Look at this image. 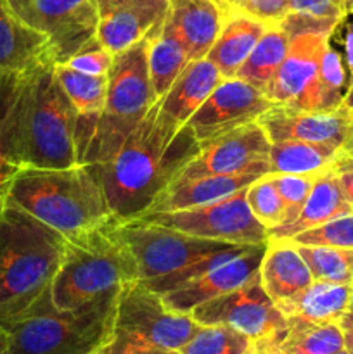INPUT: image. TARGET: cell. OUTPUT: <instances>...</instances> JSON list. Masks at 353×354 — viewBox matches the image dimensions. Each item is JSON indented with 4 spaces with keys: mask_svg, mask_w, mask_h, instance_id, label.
I'll list each match as a JSON object with an SVG mask.
<instances>
[{
    "mask_svg": "<svg viewBox=\"0 0 353 354\" xmlns=\"http://www.w3.org/2000/svg\"><path fill=\"white\" fill-rule=\"evenodd\" d=\"M199 149L192 130L166 116L158 100L109 161L90 166L114 216L130 221L151 207Z\"/></svg>",
    "mask_w": 353,
    "mask_h": 354,
    "instance_id": "1",
    "label": "cell"
},
{
    "mask_svg": "<svg viewBox=\"0 0 353 354\" xmlns=\"http://www.w3.org/2000/svg\"><path fill=\"white\" fill-rule=\"evenodd\" d=\"M66 237L14 204L0 209V325L30 310L52 287Z\"/></svg>",
    "mask_w": 353,
    "mask_h": 354,
    "instance_id": "2",
    "label": "cell"
},
{
    "mask_svg": "<svg viewBox=\"0 0 353 354\" xmlns=\"http://www.w3.org/2000/svg\"><path fill=\"white\" fill-rule=\"evenodd\" d=\"M6 203L21 207L64 237L116 218L90 165L19 169L10 182Z\"/></svg>",
    "mask_w": 353,
    "mask_h": 354,
    "instance_id": "3",
    "label": "cell"
},
{
    "mask_svg": "<svg viewBox=\"0 0 353 354\" xmlns=\"http://www.w3.org/2000/svg\"><path fill=\"white\" fill-rule=\"evenodd\" d=\"M54 64L28 73L21 92L17 158L23 168L62 169L82 165L76 140L78 113L62 90Z\"/></svg>",
    "mask_w": 353,
    "mask_h": 354,
    "instance_id": "4",
    "label": "cell"
},
{
    "mask_svg": "<svg viewBox=\"0 0 353 354\" xmlns=\"http://www.w3.org/2000/svg\"><path fill=\"white\" fill-rule=\"evenodd\" d=\"M120 289L75 310H57L51 289L0 327L6 354H99L111 339Z\"/></svg>",
    "mask_w": 353,
    "mask_h": 354,
    "instance_id": "5",
    "label": "cell"
},
{
    "mask_svg": "<svg viewBox=\"0 0 353 354\" xmlns=\"http://www.w3.org/2000/svg\"><path fill=\"white\" fill-rule=\"evenodd\" d=\"M118 225L120 220L113 218L66 237L64 256L51 287L57 310H75L138 280L137 259L121 239Z\"/></svg>",
    "mask_w": 353,
    "mask_h": 354,
    "instance_id": "6",
    "label": "cell"
},
{
    "mask_svg": "<svg viewBox=\"0 0 353 354\" xmlns=\"http://www.w3.org/2000/svg\"><path fill=\"white\" fill-rule=\"evenodd\" d=\"M147 45L149 35L127 50L114 54L106 104L83 165H102L109 161L144 120L152 104L158 102L149 80Z\"/></svg>",
    "mask_w": 353,
    "mask_h": 354,
    "instance_id": "7",
    "label": "cell"
},
{
    "mask_svg": "<svg viewBox=\"0 0 353 354\" xmlns=\"http://www.w3.org/2000/svg\"><path fill=\"white\" fill-rule=\"evenodd\" d=\"M199 328L190 315L168 310L159 294L135 280L121 286L118 292L113 334L99 354H121L141 348L179 351Z\"/></svg>",
    "mask_w": 353,
    "mask_h": 354,
    "instance_id": "8",
    "label": "cell"
},
{
    "mask_svg": "<svg viewBox=\"0 0 353 354\" xmlns=\"http://www.w3.org/2000/svg\"><path fill=\"white\" fill-rule=\"evenodd\" d=\"M118 232L137 259L138 282L152 292L183 270L242 248V244L194 237L137 218L120 221Z\"/></svg>",
    "mask_w": 353,
    "mask_h": 354,
    "instance_id": "9",
    "label": "cell"
},
{
    "mask_svg": "<svg viewBox=\"0 0 353 354\" xmlns=\"http://www.w3.org/2000/svg\"><path fill=\"white\" fill-rule=\"evenodd\" d=\"M199 325H227L248 335L256 353L273 351L287 328V320L256 279L239 289L206 301L190 311Z\"/></svg>",
    "mask_w": 353,
    "mask_h": 354,
    "instance_id": "10",
    "label": "cell"
},
{
    "mask_svg": "<svg viewBox=\"0 0 353 354\" xmlns=\"http://www.w3.org/2000/svg\"><path fill=\"white\" fill-rule=\"evenodd\" d=\"M137 220L183 232L194 237L230 244L260 245L270 241L269 228L263 227L249 209L246 189L204 206L145 214Z\"/></svg>",
    "mask_w": 353,
    "mask_h": 354,
    "instance_id": "11",
    "label": "cell"
},
{
    "mask_svg": "<svg viewBox=\"0 0 353 354\" xmlns=\"http://www.w3.org/2000/svg\"><path fill=\"white\" fill-rule=\"evenodd\" d=\"M31 30L45 35L57 62H66L97 35L100 14L96 0H7Z\"/></svg>",
    "mask_w": 353,
    "mask_h": 354,
    "instance_id": "12",
    "label": "cell"
},
{
    "mask_svg": "<svg viewBox=\"0 0 353 354\" xmlns=\"http://www.w3.org/2000/svg\"><path fill=\"white\" fill-rule=\"evenodd\" d=\"M272 142L258 123H248L221 137L201 144L199 152L173 180L206 175H269V152Z\"/></svg>",
    "mask_w": 353,
    "mask_h": 354,
    "instance_id": "13",
    "label": "cell"
},
{
    "mask_svg": "<svg viewBox=\"0 0 353 354\" xmlns=\"http://www.w3.org/2000/svg\"><path fill=\"white\" fill-rule=\"evenodd\" d=\"M273 104L262 90L239 78H221L217 88L189 118L187 127L199 144L255 123Z\"/></svg>",
    "mask_w": 353,
    "mask_h": 354,
    "instance_id": "14",
    "label": "cell"
},
{
    "mask_svg": "<svg viewBox=\"0 0 353 354\" xmlns=\"http://www.w3.org/2000/svg\"><path fill=\"white\" fill-rule=\"evenodd\" d=\"M332 35L305 33L291 38L282 64L263 90L272 104L317 111V83L322 55Z\"/></svg>",
    "mask_w": 353,
    "mask_h": 354,
    "instance_id": "15",
    "label": "cell"
},
{
    "mask_svg": "<svg viewBox=\"0 0 353 354\" xmlns=\"http://www.w3.org/2000/svg\"><path fill=\"white\" fill-rule=\"evenodd\" d=\"M270 142L301 140L343 147L353 135V113L341 104L332 111H303L273 104L256 120Z\"/></svg>",
    "mask_w": 353,
    "mask_h": 354,
    "instance_id": "16",
    "label": "cell"
},
{
    "mask_svg": "<svg viewBox=\"0 0 353 354\" xmlns=\"http://www.w3.org/2000/svg\"><path fill=\"white\" fill-rule=\"evenodd\" d=\"M266 244L251 245L235 258L215 266L199 279L192 280L172 292L163 294V303L175 313L189 315L199 304L246 286L258 277Z\"/></svg>",
    "mask_w": 353,
    "mask_h": 354,
    "instance_id": "17",
    "label": "cell"
},
{
    "mask_svg": "<svg viewBox=\"0 0 353 354\" xmlns=\"http://www.w3.org/2000/svg\"><path fill=\"white\" fill-rule=\"evenodd\" d=\"M227 14L215 0H168L165 24L182 41L190 61L206 57Z\"/></svg>",
    "mask_w": 353,
    "mask_h": 354,
    "instance_id": "18",
    "label": "cell"
},
{
    "mask_svg": "<svg viewBox=\"0 0 353 354\" xmlns=\"http://www.w3.org/2000/svg\"><path fill=\"white\" fill-rule=\"evenodd\" d=\"M166 12L168 0H125L100 16L96 37L114 55L147 37Z\"/></svg>",
    "mask_w": 353,
    "mask_h": 354,
    "instance_id": "19",
    "label": "cell"
},
{
    "mask_svg": "<svg viewBox=\"0 0 353 354\" xmlns=\"http://www.w3.org/2000/svg\"><path fill=\"white\" fill-rule=\"evenodd\" d=\"M54 62L57 59L48 38L24 24L7 0H0V69L30 73Z\"/></svg>",
    "mask_w": 353,
    "mask_h": 354,
    "instance_id": "20",
    "label": "cell"
},
{
    "mask_svg": "<svg viewBox=\"0 0 353 354\" xmlns=\"http://www.w3.org/2000/svg\"><path fill=\"white\" fill-rule=\"evenodd\" d=\"M260 176L256 173H239V175H206L187 180H173L158 199L151 204L145 214L170 213V211L190 209V207L204 206L215 201L235 194L237 190L251 185Z\"/></svg>",
    "mask_w": 353,
    "mask_h": 354,
    "instance_id": "21",
    "label": "cell"
},
{
    "mask_svg": "<svg viewBox=\"0 0 353 354\" xmlns=\"http://www.w3.org/2000/svg\"><path fill=\"white\" fill-rule=\"evenodd\" d=\"M54 73L62 90L78 113L76 140H78L80 162L83 165V158H85V152L92 140L93 131H96L97 121L102 114L104 104H106L109 75H87L64 62H55Z\"/></svg>",
    "mask_w": 353,
    "mask_h": 354,
    "instance_id": "22",
    "label": "cell"
},
{
    "mask_svg": "<svg viewBox=\"0 0 353 354\" xmlns=\"http://www.w3.org/2000/svg\"><path fill=\"white\" fill-rule=\"evenodd\" d=\"M352 204L346 201L339 180L332 168L317 173L311 183L310 194L305 201L301 213L291 223L270 230V241H289L305 230L324 225L334 218L352 213Z\"/></svg>",
    "mask_w": 353,
    "mask_h": 354,
    "instance_id": "23",
    "label": "cell"
},
{
    "mask_svg": "<svg viewBox=\"0 0 353 354\" xmlns=\"http://www.w3.org/2000/svg\"><path fill=\"white\" fill-rule=\"evenodd\" d=\"M314 282L310 268L289 241H269L260 265V283L273 303L301 292Z\"/></svg>",
    "mask_w": 353,
    "mask_h": 354,
    "instance_id": "24",
    "label": "cell"
},
{
    "mask_svg": "<svg viewBox=\"0 0 353 354\" xmlns=\"http://www.w3.org/2000/svg\"><path fill=\"white\" fill-rule=\"evenodd\" d=\"M269 26L270 24L262 23L255 17L230 10L225 16L224 26L213 47L208 52L206 59L213 62L221 78H235L241 66L244 64L248 55L258 44L260 37Z\"/></svg>",
    "mask_w": 353,
    "mask_h": 354,
    "instance_id": "25",
    "label": "cell"
},
{
    "mask_svg": "<svg viewBox=\"0 0 353 354\" xmlns=\"http://www.w3.org/2000/svg\"><path fill=\"white\" fill-rule=\"evenodd\" d=\"M28 73L0 69V209L21 166L17 158V113Z\"/></svg>",
    "mask_w": 353,
    "mask_h": 354,
    "instance_id": "26",
    "label": "cell"
},
{
    "mask_svg": "<svg viewBox=\"0 0 353 354\" xmlns=\"http://www.w3.org/2000/svg\"><path fill=\"white\" fill-rule=\"evenodd\" d=\"M350 294H352V286L314 280L307 289L279 301L275 306L286 320L339 324L341 317L350 308Z\"/></svg>",
    "mask_w": 353,
    "mask_h": 354,
    "instance_id": "27",
    "label": "cell"
},
{
    "mask_svg": "<svg viewBox=\"0 0 353 354\" xmlns=\"http://www.w3.org/2000/svg\"><path fill=\"white\" fill-rule=\"evenodd\" d=\"M220 82V71L206 57L190 61L173 82L168 93L159 99L163 113L176 123L185 124Z\"/></svg>",
    "mask_w": 353,
    "mask_h": 354,
    "instance_id": "28",
    "label": "cell"
},
{
    "mask_svg": "<svg viewBox=\"0 0 353 354\" xmlns=\"http://www.w3.org/2000/svg\"><path fill=\"white\" fill-rule=\"evenodd\" d=\"M190 59L182 41L165 24V19L149 33L147 68L154 99L159 100L168 93L173 82L185 69Z\"/></svg>",
    "mask_w": 353,
    "mask_h": 354,
    "instance_id": "29",
    "label": "cell"
},
{
    "mask_svg": "<svg viewBox=\"0 0 353 354\" xmlns=\"http://www.w3.org/2000/svg\"><path fill=\"white\" fill-rule=\"evenodd\" d=\"M341 147L301 140L272 142L270 175H317L332 165Z\"/></svg>",
    "mask_w": 353,
    "mask_h": 354,
    "instance_id": "30",
    "label": "cell"
},
{
    "mask_svg": "<svg viewBox=\"0 0 353 354\" xmlns=\"http://www.w3.org/2000/svg\"><path fill=\"white\" fill-rule=\"evenodd\" d=\"M345 348V332L338 322L287 320V328L273 351L280 354H331Z\"/></svg>",
    "mask_w": 353,
    "mask_h": 354,
    "instance_id": "31",
    "label": "cell"
},
{
    "mask_svg": "<svg viewBox=\"0 0 353 354\" xmlns=\"http://www.w3.org/2000/svg\"><path fill=\"white\" fill-rule=\"evenodd\" d=\"M289 35L279 24H270L265 33L260 37L258 44L255 45L244 64L241 66L235 78L242 80L263 92L279 66L282 64L287 48H289Z\"/></svg>",
    "mask_w": 353,
    "mask_h": 354,
    "instance_id": "32",
    "label": "cell"
},
{
    "mask_svg": "<svg viewBox=\"0 0 353 354\" xmlns=\"http://www.w3.org/2000/svg\"><path fill=\"white\" fill-rule=\"evenodd\" d=\"M296 249L314 280L353 286V249L327 245H296Z\"/></svg>",
    "mask_w": 353,
    "mask_h": 354,
    "instance_id": "33",
    "label": "cell"
},
{
    "mask_svg": "<svg viewBox=\"0 0 353 354\" xmlns=\"http://www.w3.org/2000/svg\"><path fill=\"white\" fill-rule=\"evenodd\" d=\"M180 354H255L256 344L253 339L227 325H201L192 339Z\"/></svg>",
    "mask_w": 353,
    "mask_h": 354,
    "instance_id": "34",
    "label": "cell"
},
{
    "mask_svg": "<svg viewBox=\"0 0 353 354\" xmlns=\"http://www.w3.org/2000/svg\"><path fill=\"white\" fill-rule=\"evenodd\" d=\"M346 88H348V73H346L345 59L329 40L318 69L317 111L338 109L345 102Z\"/></svg>",
    "mask_w": 353,
    "mask_h": 354,
    "instance_id": "35",
    "label": "cell"
},
{
    "mask_svg": "<svg viewBox=\"0 0 353 354\" xmlns=\"http://www.w3.org/2000/svg\"><path fill=\"white\" fill-rule=\"evenodd\" d=\"M246 201L256 220L269 228V232L284 223L286 207L270 175L260 176L251 185L246 187Z\"/></svg>",
    "mask_w": 353,
    "mask_h": 354,
    "instance_id": "36",
    "label": "cell"
},
{
    "mask_svg": "<svg viewBox=\"0 0 353 354\" xmlns=\"http://www.w3.org/2000/svg\"><path fill=\"white\" fill-rule=\"evenodd\" d=\"M294 245H327L353 249V211L289 239Z\"/></svg>",
    "mask_w": 353,
    "mask_h": 354,
    "instance_id": "37",
    "label": "cell"
},
{
    "mask_svg": "<svg viewBox=\"0 0 353 354\" xmlns=\"http://www.w3.org/2000/svg\"><path fill=\"white\" fill-rule=\"evenodd\" d=\"M270 178H272L273 185L282 199L284 207H286V218H284L282 225L291 223L301 213V207L310 194L315 175H270Z\"/></svg>",
    "mask_w": 353,
    "mask_h": 354,
    "instance_id": "38",
    "label": "cell"
},
{
    "mask_svg": "<svg viewBox=\"0 0 353 354\" xmlns=\"http://www.w3.org/2000/svg\"><path fill=\"white\" fill-rule=\"evenodd\" d=\"M114 55L104 47L99 38L93 37L78 48L64 64L87 73V75H109Z\"/></svg>",
    "mask_w": 353,
    "mask_h": 354,
    "instance_id": "39",
    "label": "cell"
},
{
    "mask_svg": "<svg viewBox=\"0 0 353 354\" xmlns=\"http://www.w3.org/2000/svg\"><path fill=\"white\" fill-rule=\"evenodd\" d=\"M234 12L246 14L266 24H279L289 14V0H248Z\"/></svg>",
    "mask_w": 353,
    "mask_h": 354,
    "instance_id": "40",
    "label": "cell"
},
{
    "mask_svg": "<svg viewBox=\"0 0 353 354\" xmlns=\"http://www.w3.org/2000/svg\"><path fill=\"white\" fill-rule=\"evenodd\" d=\"M289 12L303 14L317 19L339 21V23L348 17V14L334 0H289Z\"/></svg>",
    "mask_w": 353,
    "mask_h": 354,
    "instance_id": "41",
    "label": "cell"
},
{
    "mask_svg": "<svg viewBox=\"0 0 353 354\" xmlns=\"http://www.w3.org/2000/svg\"><path fill=\"white\" fill-rule=\"evenodd\" d=\"M331 168L332 171L336 173V176H338L339 185H341L346 201H348L353 207V158L345 156L339 151L338 158L332 161Z\"/></svg>",
    "mask_w": 353,
    "mask_h": 354,
    "instance_id": "42",
    "label": "cell"
},
{
    "mask_svg": "<svg viewBox=\"0 0 353 354\" xmlns=\"http://www.w3.org/2000/svg\"><path fill=\"white\" fill-rule=\"evenodd\" d=\"M353 16V12H352ZM345 66L346 73H348V82L353 78V17L346 24V35H345Z\"/></svg>",
    "mask_w": 353,
    "mask_h": 354,
    "instance_id": "43",
    "label": "cell"
},
{
    "mask_svg": "<svg viewBox=\"0 0 353 354\" xmlns=\"http://www.w3.org/2000/svg\"><path fill=\"white\" fill-rule=\"evenodd\" d=\"M121 354H180V353L172 351V349H161V348H141V349H128V351Z\"/></svg>",
    "mask_w": 353,
    "mask_h": 354,
    "instance_id": "44",
    "label": "cell"
},
{
    "mask_svg": "<svg viewBox=\"0 0 353 354\" xmlns=\"http://www.w3.org/2000/svg\"><path fill=\"white\" fill-rule=\"evenodd\" d=\"M125 0H96L97 7H99V14L100 16H104V14H107L109 10H113L114 7H118L120 3H123Z\"/></svg>",
    "mask_w": 353,
    "mask_h": 354,
    "instance_id": "45",
    "label": "cell"
},
{
    "mask_svg": "<svg viewBox=\"0 0 353 354\" xmlns=\"http://www.w3.org/2000/svg\"><path fill=\"white\" fill-rule=\"evenodd\" d=\"M339 325H341V328H352L353 330V306H350L346 310V313L339 320Z\"/></svg>",
    "mask_w": 353,
    "mask_h": 354,
    "instance_id": "46",
    "label": "cell"
},
{
    "mask_svg": "<svg viewBox=\"0 0 353 354\" xmlns=\"http://www.w3.org/2000/svg\"><path fill=\"white\" fill-rule=\"evenodd\" d=\"M345 104L350 111L353 113V78L348 82V88H346V95H345Z\"/></svg>",
    "mask_w": 353,
    "mask_h": 354,
    "instance_id": "47",
    "label": "cell"
},
{
    "mask_svg": "<svg viewBox=\"0 0 353 354\" xmlns=\"http://www.w3.org/2000/svg\"><path fill=\"white\" fill-rule=\"evenodd\" d=\"M345 332V348L353 354V330L352 328H343Z\"/></svg>",
    "mask_w": 353,
    "mask_h": 354,
    "instance_id": "48",
    "label": "cell"
},
{
    "mask_svg": "<svg viewBox=\"0 0 353 354\" xmlns=\"http://www.w3.org/2000/svg\"><path fill=\"white\" fill-rule=\"evenodd\" d=\"M334 2L338 3L348 16L353 12V0H334Z\"/></svg>",
    "mask_w": 353,
    "mask_h": 354,
    "instance_id": "49",
    "label": "cell"
},
{
    "mask_svg": "<svg viewBox=\"0 0 353 354\" xmlns=\"http://www.w3.org/2000/svg\"><path fill=\"white\" fill-rule=\"evenodd\" d=\"M341 152L345 156H350V158H353V135L348 138V140H346V144L343 145Z\"/></svg>",
    "mask_w": 353,
    "mask_h": 354,
    "instance_id": "50",
    "label": "cell"
},
{
    "mask_svg": "<svg viewBox=\"0 0 353 354\" xmlns=\"http://www.w3.org/2000/svg\"><path fill=\"white\" fill-rule=\"evenodd\" d=\"M6 348H7V337L3 328L0 327V354H6Z\"/></svg>",
    "mask_w": 353,
    "mask_h": 354,
    "instance_id": "51",
    "label": "cell"
},
{
    "mask_svg": "<svg viewBox=\"0 0 353 354\" xmlns=\"http://www.w3.org/2000/svg\"><path fill=\"white\" fill-rule=\"evenodd\" d=\"M215 2H217L218 6H220L221 9H224L225 14L230 12V0H215Z\"/></svg>",
    "mask_w": 353,
    "mask_h": 354,
    "instance_id": "52",
    "label": "cell"
},
{
    "mask_svg": "<svg viewBox=\"0 0 353 354\" xmlns=\"http://www.w3.org/2000/svg\"><path fill=\"white\" fill-rule=\"evenodd\" d=\"M331 354H352L348 351V349L346 348H343V349H339V351H336V353H331Z\"/></svg>",
    "mask_w": 353,
    "mask_h": 354,
    "instance_id": "53",
    "label": "cell"
},
{
    "mask_svg": "<svg viewBox=\"0 0 353 354\" xmlns=\"http://www.w3.org/2000/svg\"><path fill=\"white\" fill-rule=\"evenodd\" d=\"M255 354H280L279 351H260V353H255Z\"/></svg>",
    "mask_w": 353,
    "mask_h": 354,
    "instance_id": "54",
    "label": "cell"
},
{
    "mask_svg": "<svg viewBox=\"0 0 353 354\" xmlns=\"http://www.w3.org/2000/svg\"><path fill=\"white\" fill-rule=\"evenodd\" d=\"M350 306H353V286H352V294H350Z\"/></svg>",
    "mask_w": 353,
    "mask_h": 354,
    "instance_id": "55",
    "label": "cell"
}]
</instances>
